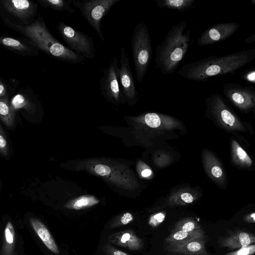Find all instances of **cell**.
I'll use <instances>...</instances> for the list:
<instances>
[{
    "instance_id": "9",
    "label": "cell",
    "mask_w": 255,
    "mask_h": 255,
    "mask_svg": "<svg viewBox=\"0 0 255 255\" xmlns=\"http://www.w3.org/2000/svg\"><path fill=\"white\" fill-rule=\"evenodd\" d=\"M208 109L225 128L232 130L245 131V128L225 103L221 95L212 93L206 99Z\"/></svg>"
},
{
    "instance_id": "36",
    "label": "cell",
    "mask_w": 255,
    "mask_h": 255,
    "mask_svg": "<svg viewBox=\"0 0 255 255\" xmlns=\"http://www.w3.org/2000/svg\"><path fill=\"white\" fill-rule=\"evenodd\" d=\"M108 247V252L110 255H131L124 252L115 249L112 247L109 246Z\"/></svg>"
},
{
    "instance_id": "15",
    "label": "cell",
    "mask_w": 255,
    "mask_h": 255,
    "mask_svg": "<svg viewBox=\"0 0 255 255\" xmlns=\"http://www.w3.org/2000/svg\"><path fill=\"white\" fill-rule=\"evenodd\" d=\"M206 239H196L186 242L170 245L168 250L183 255H210L205 248Z\"/></svg>"
},
{
    "instance_id": "31",
    "label": "cell",
    "mask_w": 255,
    "mask_h": 255,
    "mask_svg": "<svg viewBox=\"0 0 255 255\" xmlns=\"http://www.w3.org/2000/svg\"><path fill=\"white\" fill-rule=\"evenodd\" d=\"M8 145L5 138L4 132L1 126L0 128V151L3 156H6L8 154Z\"/></svg>"
},
{
    "instance_id": "11",
    "label": "cell",
    "mask_w": 255,
    "mask_h": 255,
    "mask_svg": "<svg viewBox=\"0 0 255 255\" xmlns=\"http://www.w3.org/2000/svg\"><path fill=\"white\" fill-rule=\"evenodd\" d=\"M119 71V82L124 97L129 104L136 103L138 93L132 76L129 59L126 50L121 47Z\"/></svg>"
},
{
    "instance_id": "27",
    "label": "cell",
    "mask_w": 255,
    "mask_h": 255,
    "mask_svg": "<svg viewBox=\"0 0 255 255\" xmlns=\"http://www.w3.org/2000/svg\"><path fill=\"white\" fill-rule=\"evenodd\" d=\"M144 120L146 124L152 128L158 127L161 124L159 116L155 113H148L144 116Z\"/></svg>"
},
{
    "instance_id": "38",
    "label": "cell",
    "mask_w": 255,
    "mask_h": 255,
    "mask_svg": "<svg viewBox=\"0 0 255 255\" xmlns=\"http://www.w3.org/2000/svg\"><path fill=\"white\" fill-rule=\"evenodd\" d=\"M255 42V33L247 37L244 42L247 44H250Z\"/></svg>"
},
{
    "instance_id": "2",
    "label": "cell",
    "mask_w": 255,
    "mask_h": 255,
    "mask_svg": "<svg viewBox=\"0 0 255 255\" xmlns=\"http://www.w3.org/2000/svg\"><path fill=\"white\" fill-rule=\"evenodd\" d=\"M3 21L48 56L71 64H84L85 58L64 45L53 36L40 14L27 25L15 24L5 20Z\"/></svg>"
},
{
    "instance_id": "10",
    "label": "cell",
    "mask_w": 255,
    "mask_h": 255,
    "mask_svg": "<svg viewBox=\"0 0 255 255\" xmlns=\"http://www.w3.org/2000/svg\"><path fill=\"white\" fill-rule=\"evenodd\" d=\"M223 92L235 106L244 111L255 110V89L238 83H227Z\"/></svg>"
},
{
    "instance_id": "7",
    "label": "cell",
    "mask_w": 255,
    "mask_h": 255,
    "mask_svg": "<svg viewBox=\"0 0 255 255\" xmlns=\"http://www.w3.org/2000/svg\"><path fill=\"white\" fill-rule=\"evenodd\" d=\"M56 27L69 49L86 59L94 58L96 50L92 37L77 30L62 21L57 23Z\"/></svg>"
},
{
    "instance_id": "16",
    "label": "cell",
    "mask_w": 255,
    "mask_h": 255,
    "mask_svg": "<svg viewBox=\"0 0 255 255\" xmlns=\"http://www.w3.org/2000/svg\"><path fill=\"white\" fill-rule=\"evenodd\" d=\"M219 245L222 248L230 250L240 249L255 243V235L244 231H238L219 239Z\"/></svg>"
},
{
    "instance_id": "18",
    "label": "cell",
    "mask_w": 255,
    "mask_h": 255,
    "mask_svg": "<svg viewBox=\"0 0 255 255\" xmlns=\"http://www.w3.org/2000/svg\"><path fill=\"white\" fill-rule=\"evenodd\" d=\"M30 222L33 229L46 247L54 253L58 254L59 251L58 247L45 226L39 220L33 218H30Z\"/></svg>"
},
{
    "instance_id": "12",
    "label": "cell",
    "mask_w": 255,
    "mask_h": 255,
    "mask_svg": "<svg viewBox=\"0 0 255 255\" xmlns=\"http://www.w3.org/2000/svg\"><path fill=\"white\" fill-rule=\"evenodd\" d=\"M240 25L236 22L220 23L205 30L197 40V45L205 46L222 41L232 35Z\"/></svg>"
},
{
    "instance_id": "34",
    "label": "cell",
    "mask_w": 255,
    "mask_h": 255,
    "mask_svg": "<svg viewBox=\"0 0 255 255\" xmlns=\"http://www.w3.org/2000/svg\"><path fill=\"white\" fill-rule=\"evenodd\" d=\"M180 198L183 203L189 204L194 201L193 196L189 193H182Z\"/></svg>"
},
{
    "instance_id": "14",
    "label": "cell",
    "mask_w": 255,
    "mask_h": 255,
    "mask_svg": "<svg viewBox=\"0 0 255 255\" xmlns=\"http://www.w3.org/2000/svg\"><path fill=\"white\" fill-rule=\"evenodd\" d=\"M10 103L15 111L24 110L27 113L33 114L37 110L39 101L32 89L21 87L12 97Z\"/></svg>"
},
{
    "instance_id": "26",
    "label": "cell",
    "mask_w": 255,
    "mask_h": 255,
    "mask_svg": "<svg viewBox=\"0 0 255 255\" xmlns=\"http://www.w3.org/2000/svg\"><path fill=\"white\" fill-rule=\"evenodd\" d=\"M201 230H203V229L196 221L192 218H188L178 221L172 232L178 231L195 232Z\"/></svg>"
},
{
    "instance_id": "28",
    "label": "cell",
    "mask_w": 255,
    "mask_h": 255,
    "mask_svg": "<svg viewBox=\"0 0 255 255\" xmlns=\"http://www.w3.org/2000/svg\"><path fill=\"white\" fill-rule=\"evenodd\" d=\"M254 254H255V244L227 253L225 255H253Z\"/></svg>"
},
{
    "instance_id": "4",
    "label": "cell",
    "mask_w": 255,
    "mask_h": 255,
    "mask_svg": "<svg viewBox=\"0 0 255 255\" xmlns=\"http://www.w3.org/2000/svg\"><path fill=\"white\" fill-rule=\"evenodd\" d=\"M131 51L137 82L145 77L151 60L152 46L149 29L142 22L137 24L131 39Z\"/></svg>"
},
{
    "instance_id": "32",
    "label": "cell",
    "mask_w": 255,
    "mask_h": 255,
    "mask_svg": "<svg viewBox=\"0 0 255 255\" xmlns=\"http://www.w3.org/2000/svg\"><path fill=\"white\" fill-rule=\"evenodd\" d=\"M133 219V216L131 213L126 212L114 223V227H120L127 225L132 221Z\"/></svg>"
},
{
    "instance_id": "39",
    "label": "cell",
    "mask_w": 255,
    "mask_h": 255,
    "mask_svg": "<svg viewBox=\"0 0 255 255\" xmlns=\"http://www.w3.org/2000/svg\"><path fill=\"white\" fill-rule=\"evenodd\" d=\"M151 174V171L149 169H145L141 172V175L143 177H147Z\"/></svg>"
},
{
    "instance_id": "22",
    "label": "cell",
    "mask_w": 255,
    "mask_h": 255,
    "mask_svg": "<svg viewBox=\"0 0 255 255\" xmlns=\"http://www.w3.org/2000/svg\"><path fill=\"white\" fill-rule=\"evenodd\" d=\"M195 2L196 0H157L156 5L158 8L183 12L194 7Z\"/></svg>"
},
{
    "instance_id": "17",
    "label": "cell",
    "mask_w": 255,
    "mask_h": 255,
    "mask_svg": "<svg viewBox=\"0 0 255 255\" xmlns=\"http://www.w3.org/2000/svg\"><path fill=\"white\" fill-rule=\"evenodd\" d=\"M109 240L114 244L132 251L139 250L143 245L142 240L131 230L116 233L112 235Z\"/></svg>"
},
{
    "instance_id": "37",
    "label": "cell",
    "mask_w": 255,
    "mask_h": 255,
    "mask_svg": "<svg viewBox=\"0 0 255 255\" xmlns=\"http://www.w3.org/2000/svg\"><path fill=\"white\" fill-rule=\"evenodd\" d=\"M244 221L248 223H255V212L246 215Z\"/></svg>"
},
{
    "instance_id": "23",
    "label": "cell",
    "mask_w": 255,
    "mask_h": 255,
    "mask_svg": "<svg viewBox=\"0 0 255 255\" xmlns=\"http://www.w3.org/2000/svg\"><path fill=\"white\" fill-rule=\"evenodd\" d=\"M205 157L208 173L217 182L223 183L225 180V174L218 160L210 153H207Z\"/></svg>"
},
{
    "instance_id": "24",
    "label": "cell",
    "mask_w": 255,
    "mask_h": 255,
    "mask_svg": "<svg viewBox=\"0 0 255 255\" xmlns=\"http://www.w3.org/2000/svg\"><path fill=\"white\" fill-rule=\"evenodd\" d=\"M45 8H50L57 11L74 13L75 9L71 5L72 0H36Z\"/></svg>"
},
{
    "instance_id": "30",
    "label": "cell",
    "mask_w": 255,
    "mask_h": 255,
    "mask_svg": "<svg viewBox=\"0 0 255 255\" xmlns=\"http://www.w3.org/2000/svg\"><path fill=\"white\" fill-rule=\"evenodd\" d=\"M14 230L10 222H8L4 230V238L6 242L12 244L13 242Z\"/></svg>"
},
{
    "instance_id": "6",
    "label": "cell",
    "mask_w": 255,
    "mask_h": 255,
    "mask_svg": "<svg viewBox=\"0 0 255 255\" xmlns=\"http://www.w3.org/2000/svg\"><path fill=\"white\" fill-rule=\"evenodd\" d=\"M121 0H72V3L79 9L83 17L97 33L101 40L105 42L101 28L102 20L111 8Z\"/></svg>"
},
{
    "instance_id": "40",
    "label": "cell",
    "mask_w": 255,
    "mask_h": 255,
    "mask_svg": "<svg viewBox=\"0 0 255 255\" xmlns=\"http://www.w3.org/2000/svg\"><path fill=\"white\" fill-rule=\"evenodd\" d=\"M251 2H252V4L253 5H255V0H252L251 1Z\"/></svg>"
},
{
    "instance_id": "33",
    "label": "cell",
    "mask_w": 255,
    "mask_h": 255,
    "mask_svg": "<svg viewBox=\"0 0 255 255\" xmlns=\"http://www.w3.org/2000/svg\"><path fill=\"white\" fill-rule=\"evenodd\" d=\"M9 96L7 82L2 78H0V98Z\"/></svg>"
},
{
    "instance_id": "5",
    "label": "cell",
    "mask_w": 255,
    "mask_h": 255,
    "mask_svg": "<svg viewBox=\"0 0 255 255\" xmlns=\"http://www.w3.org/2000/svg\"><path fill=\"white\" fill-rule=\"evenodd\" d=\"M38 4L30 0H1L0 15L5 20L20 25L31 23L37 16Z\"/></svg>"
},
{
    "instance_id": "3",
    "label": "cell",
    "mask_w": 255,
    "mask_h": 255,
    "mask_svg": "<svg viewBox=\"0 0 255 255\" xmlns=\"http://www.w3.org/2000/svg\"><path fill=\"white\" fill-rule=\"evenodd\" d=\"M181 20L173 25L156 48L155 69L163 75L172 74L185 57L191 44V31Z\"/></svg>"
},
{
    "instance_id": "1",
    "label": "cell",
    "mask_w": 255,
    "mask_h": 255,
    "mask_svg": "<svg viewBox=\"0 0 255 255\" xmlns=\"http://www.w3.org/2000/svg\"><path fill=\"white\" fill-rule=\"evenodd\" d=\"M255 59V47L223 56H210L182 66L178 71L181 77L195 81L235 72Z\"/></svg>"
},
{
    "instance_id": "8",
    "label": "cell",
    "mask_w": 255,
    "mask_h": 255,
    "mask_svg": "<svg viewBox=\"0 0 255 255\" xmlns=\"http://www.w3.org/2000/svg\"><path fill=\"white\" fill-rule=\"evenodd\" d=\"M118 62L116 57L114 56L109 66L104 68L100 80L102 95L109 101L116 104L126 101L119 82Z\"/></svg>"
},
{
    "instance_id": "25",
    "label": "cell",
    "mask_w": 255,
    "mask_h": 255,
    "mask_svg": "<svg viewBox=\"0 0 255 255\" xmlns=\"http://www.w3.org/2000/svg\"><path fill=\"white\" fill-rule=\"evenodd\" d=\"M99 203V200L91 195H83L67 203L65 207L70 209L81 210L91 207Z\"/></svg>"
},
{
    "instance_id": "19",
    "label": "cell",
    "mask_w": 255,
    "mask_h": 255,
    "mask_svg": "<svg viewBox=\"0 0 255 255\" xmlns=\"http://www.w3.org/2000/svg\"><path fill=\"white\" fill-rule=\"evenodd\" d=\"M203 230L195 232L178 231L172 232L165 239L170 245L178 244L196 239L205 238Z\"/></svg>"
},
{
    "instance_id": "13",
    "label": "cell",
    "mask_w": 255,
    "mask_h": 255,
    "mask_svg": "<svg viewBox=\"0 0 255 255\" xmlns=\"http://www.w3.org/2000/svg\"><path fill=\"white\" fill-rule=\"evenodd\" d=\"M0 45L22 57H35L39 55L40 51L23 36L15 37L4 34L0 36Z\"/></svg>"
},
{
    "instance_id": "21",
    "label": "cell",
    "mask_w": 255,
    "mask_h": 255,
    "mask_svg": "<svg viewBox=\"0 0 255 255\" xmlns=\"http://www.w3.org/2000/svg\"><path fill=\"white\" fill-rule=\"evenodd\" d=\"M0 118L3 124L12 128L15 123V111L10 105L8 97L0 98Z\"/></svg>"
},
{
    "instance_id": "20",
    "label": "cell",
    "mask_w": 255,
    "mask_h": 255,
    "mask_svg": "<svg viewBox=\"0 0 255 255\" xmlns=\"http://www.w3.org/2000/svg\"><path fill=\"white\" fill-rule=\"evenodd\" d=\"M231 154L234 162L237 165L249 167L253 164V160L248 153L235 140H232L231 143Z\"/></svg>"
},
{
    "instance_id": "29",
    "label": "cell",
    "mask_w": 255,
    "mask_h": 255,
    "mask_svg": "<svg viewBox=\"0 0 255 255\" xmlns=\"http://www.w3.org/2000/svg\"><path fill=\"white\" fill-rule=\"evenodd\" d=\"M165 213L158 212L150 216L148 220V225L152 228H154L160 225L165 218Z\"/></svg>"
},
{
    "instance_id": "35",
    "label": "cell",
    "mask_w": 255,
    "mask_h": 255,
    "mask_svg": "<svg viewBox=\"0 0 255 255\" xmlns=\"http://www.w3.org/2000/svg\"><path fill=\"white\" fill-rule=\"evenodd\" d=\"M243 78L247 81L255 83V69L246 73L244 75Z\"/></svg>"
}]
</instances>
